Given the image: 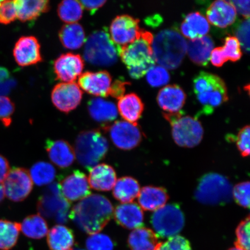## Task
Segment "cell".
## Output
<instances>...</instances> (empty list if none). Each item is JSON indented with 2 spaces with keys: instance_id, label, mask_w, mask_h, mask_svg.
Listing matches in <instances>:
<instances>
[{
  "instance_id": "3957f363",
  "label": "cell",
  "mask_w": 250,
  "mask_h": 250,
  "mask_svg": "<svg viewBox=\"0 0 250 250\" xmlns=\"http://www.w3.org/2000/svg\"><path fill=\"white\" fill-rule=\"evenodd\" d=\"M193 90L206 115L212 114L228 101L226 83L217 75L201 72L193 80Z\"/></svg>"
},
{
  "instance_id": "f907efd6",
  "label": "cell",
  "mask_w": 250,
  "mask_h": 250,
  "mask_svg": "<svg viewBox=\"0 0 250 250\" xmlns=\"http://www.w3.org/2000/svg\"><path fill=\"white\" fill-rule=\"evenodd\" d=\"M236 9V12H238L243 17L246 19L250 18V1H230Z\"/></svg>"
},
{
  "instance_id": "ee69618b",
  "label": "cell",
  "mask_w": 250,
  "mask_h": 250,
  "mask_svg": "<svg viewBox=\"0 0 250 250\" xmlns=\"http://www.w3.org/2000/svg\"><path fill=\"white\" fill-rule=\"evenodd\" d=\"M17 18L15 1H2L0 4V23H11Z\"/></svg>"
},
{
  "instance_id": "f6af8a7d",
  "label": "cell",
  "mask_w": 250,
  "mask_h": 250,
  "mask_svg": "<svg viewBox=\"0 0 250 250\" xmlns=\"http://www.w3.org/2000/svg\"><path fill=\"white\" fill-rule=\"evenodd\" d=\"M15 111V105L7 96H0V121L5 126L12 123V115Z\"/></svg>"
},
{
  "instance_id": "277c9868",
  "label": "cell",
  "mask_w": 250,
  "mask_h": 250,
  "mask_svg": "<svg viewBox=\"0 0 250 250\" xmlns=\"http://www.w3.org/2000/svg\"><path fill=\"white\" fill-rule=\"evenodd\" d=\"M109 148L108 140L98 130L81 132L75 142V155L79 164L90 170L107 155Z\"/></svg>"
},
{
  "instance_id": "8fae6325",
  "label": "cell",
  "mask_w": 250,
  "mask_h": 250,
  "mask_svg": "<svg viewBox=\"0 0 250 250\" xmlns=\"http://www.w3.org/2000/svg\"><path fill=\"white\" fill-rule=\"evenodd\" d=\"M5 195L15 202L23 201L33 188L29 171L22 167H14L9 171L2 183Z\"/></svg>"
},
{
  "instance_id": "52a82bcc",
  "label": "cell",
  "mask_w": 250,
  "mask_h": 250,
  "mask_svg": "<svg viewBox=\"0 0 250 250\" xmlns=\"http://www.w3.org/2000/svg\"><path fill=\"white\" fill-rule=\"evenodd\" d=\"M171 126L172 136L175 143L182 147L193 148L203 139V128L200 122L190 116L183 117L181 112L163 113Z\"/></svg>"
},
{
  "instance_id": "2e32d148",
  "label": "cell",
  "mask_w": 250,
  "mask_h": 250,
  "mask_svg": "<svg viewBox=\"0 0 250 250\" xmlns=\"http://www.w3.org/2000/svg\"><path fill=\"white\" fill-rule=\"evenodd\" d=\"M56 78L65 83H74L84 68V61L80 55L67 53L59 56L54 62Z\"/></svg>"
},
{
  "instance_id": "603a6c76",
  "label": "cell",
  "mask_w": 250,
  "mask_h": 250,
  "mask_svg": "<svg viewBox=\"0 0 250 250\" xmlns=\"http://www.w3.org/2000/svg\"><path fill=\"white\" fill-rule=\"evenodd\" d=\"M88 180L92 188L99 191H109L113 189L116 183V172L107 164L97 165L89 170Z\"/></svg>"
},
{
  "instance_id": "836d02e7",
  "label": "cell",
  "mask_w": 250,
  "mask_h": 250,
  "mask_svg": "<svg viewBox=\"0 0 250 250\" xmlns=\"http://www.w3.org/2000/svg\"><path fill=\"white\" fill-rule=\"evenodd\" d=\"M21 226V232L31 239H42L48 232V224L40 214L29 215L24 219Z\"/></svg>"
},
{
  "instance_id": "ffe728a7",
  "label": "cell",
  "mask_w": 250,
  "mask_h": 250,
  "mask_svg": "<svg viewBox=\"0 0 250 250\" xmlns=\"http://www.w3.org/2000/svg\"><path fill=\"white\" fill-rule=\"evenodd\" d=\"M186 98V94L181 87L170 85L159 90L157 101L165 113L176 114L180 112L184 107Z\"/></svg>"
},
{
  "instance_id": "e575fe53",
  "label": "cell",
  "mask_w": 250,
  "mask_h": 250,
  "mask_svg": "<svg viewBox=\"0 0 250 250\" xmlns=\"http://www.w3.org/2000/svg\"><path fill=\"white\" fill-rule=\"evenodd\" d=\"M21 230L20 223L0 220V250H9L17 243Z\"/></svg>"
},
{
  "instance_id": "11a10c76",
  "label": "cell",
  "mask_w": 250,
  "mask_h": 250,
  "mask_svg": "<svg viewBox=\"0 0 250 250\" xmlns=\"http://www.w3.org/2000/svg\"><path fill=\"white\" fill-rule=\"evenodd\" d=\"M5 192L2 184H0V203H1L5 198Z\"/></svg>"
},
{
  "instance_id": "681fc988",
  "label": "cell",
  "mask_w": 250,
  "mask_h": 250,
  "mask_svg": "<svg viewBox=\"0 0 250 250\" xmlns=\"http://www.w3.org/2000/svg\"><path fill=\"white\" fill-rule=\"evenodd\" d=\"M129 83L124 82L123 81L116 80L112 83L109 95L112 98L120 99L124 96L126 86L129 85Z\"/></svg>"
},
{
  "instance_id": "7a4b0ae2",
  "label": "cell",
  "mask_w": 250,
  "mask_h": 250,
  "mask_svg": "<svg viewBox=\"0 0 250 250\" xmlns=\"http://www.w3.org/2000/svg\"><path fill=\"white\" fill-rule=\"evenodd\" d=\"M151 46L155 62L167 69L174 70L186 54L187 42L177 31L165 29L153 38Z\"/></svg>"
},
{
  "instance_id": "bcb514c9",
  "label": "cell",
  "mask_w": 250,
  "mask_h": 250,
  "mask_svg": "<svg viewBox=\"0 0 250 250\" xmlns=\"http://www.w3.org/2000/svg\"><path fill=\"white\" fill-rule=\"evenodd\" d=\"M236 38L238 40L240 46L246 52L250 51V19L241 21L237 27Z\"/></svg>"
},
{
  "instance_id": "f5cc1de1",
  "label": "cell",
  "mask_w": 250,
  "mask_h": 250,
  "mask_svg": "<svg viewBox=\"0 0 250 250\" xmlns=\"http://www.w3.org/2000/svg\"><path fill=\"white\" fill-rule=\"evenodd\" d=\"M210 61L212 65L218 67L223 66L226 63V61L221 54L220 47H217V48L212 50L210 55Z\"/></svg>"
},
{
  "instance_id": "680465c9",
  "label": "cell",
  "mask_w": 250,
  "mask_h": 250,
  "mask_svg": "<svg viewBox=\"0 0 250 250\" xmlns=\"http://www.w3.org/2000/svg\"><path fill=\"white\" fill-rule=\"evenodd\" d=\"M2 1H0V4L2 2Z\"/></svg>"
},
{
  "instance_id": "30bf717a",
  "label": "cell",
  "mask_w": 250,
  "mask_h": 250,
  "mask_svg": "<svg viewBox=\"0 0 250 250\" xmlns=\"http://www.w3.org/2000/svg\"><path fill=\"white\" fill-rule=\"evenodd\" d=\"M151 224L158 236L169 237L177 235L183 229L185 217L179 205L168 204L155 211Z\"/></svg>"
},
{
  "instance_id": "83f0119b",
  "label": "cell",
  "mask_w": 250,
  "mask_h": 250,
  "mask_svg": "<svg viewBox=\"0 0 250 250\" xmlns=\"http://www.w3.org/2000/svg\"><path fill=\"white\" fill-rule=\"evenodd\" d=\"M118 111L125 120L137 124L143 114L145 105L135 93H130L118 100Z\"/></svg>"
},
{
  "instance_id": "5bb4252c",
  "label": "cell",
  "mask_w": 250,
  "mask_h": 250,
  "mask_svg": "<svg viewBox=\"0 0 250 250\" xmlns=\"http://www.w3.org/2000/svg\"><path fill=\"white\" fill-rule=\"evenodd\" d=\"M83 92L76 83H58L53 89L51 99L53 104L59 111L68 113L80 104Z\"/></svg>"
},
{
  "instance_id": "d4e9b609",
  "label": "cell",
  "mask_w": 250,
  "mask_h": 250,
  "mask_svg": "<svg viewBox=\"0 0 250 250\" xmlns=\"http://www.w3.org/2000/svg\"><path fill=\"white\" fill-rule=\"evenodd\" d=\"M180 29L184 37L193 40L207 36L210 30V23L199 12H192L186 16Z\"/></svg>"
},
{
  "instance_id": "1f68e13d",
  "label": "cell",
  "mask_w": 250,
  "mask_h": 250,
  "mask_svg": "<svg viewBox=\"0 0 250 250\" xmlns=\"http://www.w3.org/2000/svg\"><path fill=\"white\" fill-rule=\"evenodd\" d=\"M59 39L64 48L76 50L85 42V33L83 28L78 23L65 24L59 32Z\"/></svg>"
},
{
  "instance_id": "d6986e66",
  "label": "cell",
  "mask_w": 250,
  "mask_h": 250,
  "mask_svg": "<svg viewBox=\"0 0 250 250\" xmlns=\"http://www.w3.org/2000/svg\"><path fill=\"white\" fill-rule=\"evenodd\" d=\"M206 16L209 23L219 28H226L235 22L237 12L230 1L217 0L208 8Z\"/></svg>"
},
{
  "instance_id": "4dcf8cb0",
  "label": "cell",
  "mask_w": 250,
  "mask_h": 250,
  "mask_svg": "<svg viewBox=\"0 0 250 250\" xmlns=\"http://www.w3.org/2000/svg\"><path fill=\"white\" fill-rule=\"evenodd\" d=\"M127 242L131 250H155L160 243L154 231L145 227L134 229Z\"/></svg>"
},
{
  "instance_id": "d590c367",
  "label": "cell",
  "mask_w": 250,
  "mask_h": 250,
  "mask_svg": "<svg viewBox=\"0 0 250 250\" xmlns=\"http://www.w3.org/2000/svg\"><path fill=\"white\" fill-rule=\"evenodd\" d=\"M29 173L31 180L39 186L48 185L56 177L54 166L45 162H39L33 165Z\"/></svg>"
},
{
  "instance_id": "6da1fadb",
  "label": "cell",
  "mask_w": 250,
  "mask_h": 250,
  "mask_svg": "<svg viewBox=\"0 0 250 250\" xmlns=\"http://www.w3.org/2000/svg\"><path fill=\"white\" fill-rule=\"evenodd\" d=\"M113 215L111 202L104 196L93 194L74 206L69 218L80 230L92 235L104 229Z\"/></svg>"
},
{
  "instance_id": "7c38bea8",
  "label": "cell",
  "mask_w": 250,
  "mask_h": 250,
  "mask_svg": "<svg viewBox=\"0 0 250 250\" xmlns=\"http://www.w3.org/2000/svg\"><path fill=\"white\" fill-rule=\"evenodd\" d=\"M112 143L117 148L130 150L139 145L142 140V133L138 125L126 121L115 122L111 125H105Z\"/></svg>"
},
{
  "instance_id": "cb8c5ba5",
  "label": "cell",
  "mask_w": 250,
  "mask_h": 250,
  "mask_svg": "<svg viewBox=\"0 0 250 250\" xmlns=\"http://www.w3.org/2000/svg\"><path fill=\"white\" fill-rule=\"evenodd\" d=\"M214 43L211 37L205 36L201 38L189 40L187 42V52L195 64L206 66L210 61Z\"/></svg>"
},
{
  "instance_id": "9c48e42d",
  "label": "cell",
  "mask_w": 250,
  "mask_h": 250,
  "mask_svg": "<svg viewBox=\"0 0 250 250\" xmlns=\"http://www.w3.org/2000/svg\"><path fill=\"white\" fill-rule=\"evenodd\" d=\"M152 34L143 30L138 39L129 44L122 46L120 56L128 68L141 66L153 67L155 61L153 57Z\"/></svg>"
},
{
  "instance_id": "f35d334b",
  "label": "cell",
  "mask_w": 250,
  "mask_h": 250,
  "mask_svg": "<svg viewBox=\"0 0 250 250\" xmlns=\"http://www.w3.org/2000/svg\"><path fill=\"white\" fill-rule=\"evenodd\" d=\"M170 78V74L167 68L159 65H155L146 73V80L152 87H160L167 85L169 82Z\"/></svg>"
},
{
  "instance_id": "44dd1931",
  "label": "cell",
  "mask_w": 250,
  "mask_h": 250,
  "mask_svg": "<svg viewBox=\"0 0 250 250\" xmlns=\"http://www.w3.org/2000/svg\"><path fill=\"white\" fill-rule=\"evenodd\" d=\"M45 149L50 160L59 167H70L76 158L73 148L64 140H46Z\"/></svg>"
},
{
  "instance_id": "7dc6e473",
  "label": "cell",
  "mask_w": 250,
  "mask_h": 250,
  "mask_svg": "<svg viewBox=\"0 0 250 250\" xmlns=\"http://www.w3.org/2000/svg\"><path fill=\"white\" fill-rule=\"evenodd\" d=\"M17 84L9 71L0 67V96H5L11 91Z\"/></svg>"
},
{
  "instance_id": "7bdbcfd3",
  "label": "cell",
  "mask_w": 250,
  "mask_h": 250,
  "mask_svg": "<svg viewBox=\"0 0 250 250\" xmlns=\"http://www.w3.org/2000/svg\"><path fill=\"white\" fill-rule=\"evenodd\" d=\"M232 197L237 204L244 208H250V182L237 184L232 189Z\"/></svg>"
},
{
  "instance_id": "d6a6232c",
  "label": "cell",
  "mask_w": 250,
  "mask_h": 250,
  "mask_svg": "<svg viewBox=\"0 0 250 250\" xmlns=\"http://www.w3.org/2000/svg\"><path fill=\"white\" fill-rule=\"evenodd\" d=\"M140 187L138 181L131 177H123L117 180L113 188V196L118 201L132 203L139 196Z\"/></svg>"
},
{
  "instance_id": "5b68a950",
  "label": "cell",
  "mask_w": 250,
  "mask_h": 250,
  "mask_svg": "<svg viewBox=\"0 0 250 250\" xmlns=\"http://www.w3.org/2000/svg\"><path fill=\"white\" fill-rule=\"evenodd\" d=\"M120 48L112 42L107 32L96 31L86 40L83 56L85 61L92 65L110 66L117 62Z\"/></svg>"
},
{
  "instance_id": "f546056e",
  "label": "cell",
  "mask_w": 250,
  "mask_h": 250,
  "mask_svg": "<svg viewBox=\"0 0 250 250\" xmlns=\"http://www.w3.org/2000/svg\"><path fill=\"white\" fill-rule=\"evenodd\" d=\"M15 1L17 18L23 22L36 20L49 9V2L45 0H17Z\"/></svg>"
},
{
  "instance_id": "e0dca14e",
  "label": "cell",
  "mask_w": 250,
  "mask_h": 250,
  "mask_svg": "<svg viewBox=\"0 0 250 250\" xmlns=\"http://www.w3.org/2000/svg\"><path fill=\"white\" fill-rule=\"evenodd\" d=\"M112 84V77L108 72L87 71L78 78V86L87 93L97 97H108Z\"/></svg>"
},
{
  "instance_id": "ab89813d",
  "label": "cell",
  "mask_w": 250,
  "mask_h": 250,
  "mask_svg": "<svg viewBox=\"0 0 250 250\" xmlns=\"http://www.w3.org/2000/svg\"><path fill=\"white\" fill-rule=\"evenodd\" d=\"M86 246L87 250H113L114 245L110 237L98 233L87 239Z\"/></svg>"
},
{
  "instance_id": "816d5d0a",
  "label": "cell",
  "mask_w": 250,
  "mask_h": 250,
  "mask_svg": "<svg viewBox=\"0 0 250 250\" xmlns=\"http://www.w3.org/2000/svg\"><path fill=\"white\" fill-rule=\"evenodd\" d=\"M80 2L83 8L89 11L90 14H94L99 8L104 5L106 1H104V0H100V1H85V0H83V1Z\"/></svg>"
},
{
  "instance_id": "c3c4849f",
  "label": "cell",
  "mask_w": 250,
  "mask_h": 250,
  "mask_svg": "<svg viewBox=\"0 0 250 250\" xmlns=\"http://www.w3.org/2000/svg\"><path fill=\"white\" fill-rule=\"evenodd\" d=\"M250 126L247 125L240 130L236 138L237 148L244 157L250 155Z\"/></svg>"
},
{
  "instance_id": "8992f818",
  "label": "cell",
  "mask_w": 250,
  "mask_h": 250,
  "mask_svg": "<svg viewBox=\"0 0 250 250\" xmlns=\"http://www.w3.org/2000/svg\"><path fill=\"white\" fill-rule=\"evenodd\" d=\"M232 187L227 177L217 173H208L199 181L195 198L202 204L223 205L229 202L232 197Z\"/></svg>"
},
{
  "instance_id": "ba28073f",
  "label": "cell",
  "mask_w": 250,
  "mask_h": 250,
  "mask_svg": "<svg viewBox=\"0 0 250 250\" xmlns=\"http://www.w3.org/2000/svg\"><path fill=\"white\" fill-rule=\"evenodd\" d=\"M70 202L62 195L57 183L51 184L43 190L37 202L41 216L53 219L56 223H66L70 215Z\"/></svg>"
},
{
  "instance_id": "ac0fdd59",
  "label": "cell",
  "mask_w": 250,
  "mask_h": 250,
  "mask_svg": "<svg viewBox=\"0 0 250 250\" xmlns=\"http://www.w3.org/2000/svg\"><path fill=\"white\" fill-rule=\"evenodd\" d=\"M14 58L21 67L29 66L42 61L38 40L33 36H23L18 40L13 51Z\"/></svg>"
},
{
  "instance_id": "b9f144b4",
  "label": "cell",
  "mask_w": 250,
  "mask_h": 250,
  "mask_svg": "<svg viewBox=\"0 0 250 250\" xmlns=\"http://www.w3.org/2000/svg\"><path fill=\"white\" fill-rule=\"evenodd\" d=\"M235 246L244 250H250V217L246 218L237 227Z\"/></svg>"
},
{
  "instance_id": "f1b7e54d",
  "label": "cell",
  "mask_w": 250,
  "mask_h": 250,
  "mask_svg": "<svg viewBox=\"0 0 250 250\" xmlns=\"http://www.w3.org/2000/svg\"><path fill=\"white\" fill-rule=\"evenodd\" d=\"M88 111L94 121L103 124L114 121L118 114L117 107L113 103L101 98L90 100L88 103Z\"/></svg>"
},
{
  "instance_id": "484cf974",
  "label": "cell",
  "mask_w": 250,
  "mask_h": 250,
  "mask_svg": "<svg viewBox=\"0 0 250 250\" xmlns=\"http://www.w3.org/2000/svg\"><path fill=\"white\" fill-rule=\"evenodd\" d=\"M168 199L167 190L161 187L146 186L140 189L138 196L142 210L156 211L165 205Z\"/></svg>"
},
{
  "instance_id": "4fadbf2b",
  "label": "cell",
  "mask_w": 250,
  "mask_h": 250,
  "mask_svg": "<svg viewBox=\"0 0 250 250\" xmlns=\"http://www.w3.org/2000/svg\"><path fill=\"white\" fill-rule=\"evenodd\" d=\"M140 21L128 15L118 16L112 21L109 33L112 42L119 46L133 42L140 37L143 30L139 26Z\"/></svg>"
},
{
  "instance_id": "60d3db41",
  "label": "cell",
  "mask_w": 250,
  "mask_h": 250,
  "mask_svg": "<svg viewBox=\"0 0 250 250\" xmlns=\"http://www.w3.org/2000/svg\"><path fill=\"white\" fill-rule=\"evenodd\" d=\"M155 250H192L188 240L176 235L169 237L167 241L159 243Z\"/></svg>"
},
{
  "instance_id": "db71d44e",
  "label": "cell",
  "mask_w": 250,
  "mask_h": 250,
  "mask_svg": "<svg viewBox=\"0 0 250 250\" xmlns=\"http://www.w3.org/2000/svg\"><path fill=\"white\" fill-rule=\"evenodd\" d=\"M10 171L9 162L4 156L0 155V184L4 182Z\"/></svg>"
},
{
  "instance_id": "4316f807",
  "label": "cell",
  "mask_w": 250,
  "mask_h": 250,
  "mask_svg": "<svg viewBox=\"0 0 250 250\" xmlns=\"http://www.w3.org/2000/svg\"><path fill=\"white\" fill-rule=\"evenodd\" d=\"M47 243L51 250H73L74 234L70 228L56 225L47 234Z\"/></svg>"
},
{
  "instance_id": "9a60e30c",
  "label": "cell",
  "mask_w": 250,
  "mask_h": 250,
  "mask_svg": "<svg viewBox=\"0 0 250 250\" xmlns=\"http://www.w3.org/2000/svg\"><path fill=\"white\" fill-rule=\"evenodd\" d=\"M62 195L68 202H76L86 198L91 190L85 173L75 170L59 184Z\"/></svg>"
},
{
  "instance_id": "7402d4cb",
  "label": "cell",
  "mask_w": 250,
  "mask_h": 250,
  "mask_svg": "<svg viewBox=\"0 0 250 250\" xmlns=\"http://www.w3.org/2000/svg\"><path fill=\"white\" fill-rule=\"evenodd\" d=\"M113 216L120 226L133 230L142 227L145 219L142 208L132 202L117 206L114 210Z\"/></svg>"
},
{
  "instance_id": "8d00e7d4",
  "label": "cell",
  "mask_w": 250,
  "mask_h": 250,
  "mask_svg": "<svg viewBox=\"0 0 250 250\" xmlns=\"http://www.w3.org/2000/svg\"><path fill=\"white\" fill-rule=\"evenodd\" d=\"M58 13L64 22L77 23L83 17V7L80 2L76 0H65L58 5Z\"/></svg>"
},
{
  "instance_id": "74e56055",
  "label": "cell",
  "mask_w": 250,
  "mask_h": 250,
  "mask_svg": "<svg viewBox=\"0 0 250 250\" xmlns=\"http://www.w3.org/2000/svg\"><path fill=\"white\" fill-rule=\"evenodd\" d=\"M220 48L221 54L226 62L228 61L235 62L242 58L241 46L235 37H227L225 40L224 45Z\"/></svg>"
},
{
  "instance_id": "9f6ffc18",
  "label": "cell",
  "mask_w": 250,
  "mask_h": 250,
  "mask_svg": "<svg viewBox=\"0 0 250 250\" xmlns=\"http://www.w3.org/2000/svg\"><path fill=\"white\" fill-rule=\"evenodd\" d=\"M244 250L242 249H240V248H237V247H234V248H231L229 250Z\"/></svg>"
},
{
  "instance_id": "6f0895ef",
  "label": "cell",
  "mask_w": 250,
  "mask_h": 250,
  "mask_svg": "<svg viewBox=\"0 0 250 250\" xmlns=\"http://www.w3.org/2000/svg\"><path fill=\"white\" fill-rule=\"evenodd\" d=\"M83 250V249H78V250Z\"/></svg>"
}]
</instances>
